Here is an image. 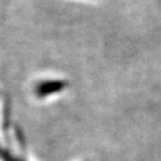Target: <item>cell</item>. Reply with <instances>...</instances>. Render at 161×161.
<instances>
[{"label": "cell", "instance_id": "cell-1", "mask_svg": "<svg viewBox=\"0 0 161 161\" xmlns=\"http://www.w3.org/2000/svg\"><path fill=\"white\" fill-rule=\"evenodd\" d=\"M64 86V82L62 81H44L41 82L40 85L36 86V94L38 97H44L52 93L61 91Z\"/></svg>", "mask_w": 161, "mask_h": 161}, {"label": "cell", "instance_id": "cell-3", "mask_svg": "<svg viewBox=\"0 0 161 161\" xmlns=\"http://www.w3.org/2000/svg\"><path fill=\"white\" fill-rule=\"evenodd\" d=\"M0 153H1V149H0Z\"/></svg>", "mask_w": 161, "mask_h": 161}, {"label": "cell", "instance_id": "cell-2", "mask_svg": "<svg viewBox=\"0 0 161 161\" xmlns=\"http://www.w3.org/2000/svg\"><path fill=\"white\" fill-rule=\"evenodd\" d=\"M0 158L3 159V161H23V160H19V159L13 158L10 153H7V152H3V150H1V153H0Z\"/></svg>", "mask_w": 161, "mask_h": 161}]
</instances>
